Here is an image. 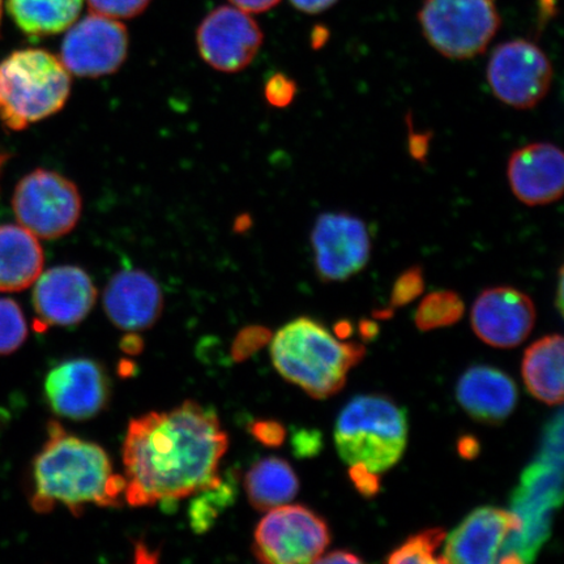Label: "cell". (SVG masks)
<instances>
[{
  "label": "cell",
  "mask_w": 564,
  "mask_h": 564,
  "mask_svg": "<svg viewBox=\"0 0 564 564\" xmlns=\"http://www.w3.org/2000/svg\"><path fill=\"white\" fill-rule=\"evenodd\" d=\"M228 446L217 414L195 401L132 420L122 448L126 502L153 506L216 488Z\"/></svg>",
  "instance_id": "cell-1"
},
{
  "label": "cell",
  "mask_w": 564,
  "mask_h": 564,
  "mask_svg": "<svg viewBox=\"0 0 564 564\" xmlns=\"http://www.w3.org/2000/svg\"><path fill=\"white\" fill-rule=\"evenodd\" d=\"M32 479V507L37 512H51L63 505L79 517L88 506L119 507L126 502V479L115 474L106 451L66 433L58 422L48 425V438L34 457Z\"/></svg>",
  "instance_id": "cell-2"
},
{
  "label": "cell",
  "mask_w": 564,
  "mask_h": 564,
  "mask_svg": "<svg viewBox=\"0 0 564 564\" xmlns=\"http://www.w3.org/2000/svg\"><path fill=\"white\" fill-rule=\"evenodd\" d=\"M365 355L364 345L337 340L310 317L288 323L271 343L272 362L280 376L319 400L340 392Z\"/></svg>",
  "instance_id": "cell-3"
},
{
  "label": "cell",
  "mask_w": 564,
  "mask_h": 564,
  "mask_svg": "<svg viewBox=\"0 0 564 564\" xmlns=\"http://www.w3.org/2000/svg\"><path fill=\"white\" fill-rule=\"evenodd\" d=\"M563 500V414L546 427L540 455L521 475L511 511L520 529L510 535L498 563H532L552 534L554 512Z\"/></svg>",
  "instance_id": "cell-4"
},
{
  "label": "cell",
  "mask_w": 564,
  "mask_h": 564,
  "mask_svg": "<svg viewBox=\"0 0 564 564\" xmlns=\"http://www.w3.org/2000/svg\"><path fill=\"white\" fill-rule=\"evenodd\" d=\"M70 90L69 73L44 48H21L0 62V122L25 130L58 112Z\"/></svg>",
  "instance_id": "cell-5"
},
{
  "label": "cell",
  "mask_w": 564,
  "mask_h": 564,
  "mask_svg": "<svg viewBox=\"0 0 564 564\" xmlns=\"http://www.w3.org/2000/svg\"><path fill=\"white\" fill-rule=\"evenodd\" d=\"M408 441L404 408L379 394L349 401L338 414L335 443L338 455L350 465H364L382 474L397 465Z\"/></svg>",
  "instance_id": "cell-6"
},
{
  "label": "cell",
  "mask_w": 564,
  "mask_h": 564,
  "mask_svg": "<svg viewBox=\"0 0 564 564\" xmlns=\"http://www.w3.org/2000/svg\"><path fill=\"white\" fill-rule=\"evenodd\" d=\"M419 21L430 46L455 61L485 53L502 24L497 0H423Z\"/></svg>",
  "instance_id": "cell-7"
},
{
  "label": "cell",
  "mask_w": 564,
  "mask_h": 564,
  "mask_svg": "<svg viewBox=\"0 0 564 564\" xmlns=\"http://www.w3.org/2000/svg\"><path fill=\"white\" fill-rule=\"evenodd\" d=\"M330 544L327 521L301 505L268 511L253 533L252 553L270 564L314 563Z\"/></svg>",
  "instance_id": "cell-8"
},
{
  "label": "cell",
  "mask_w": 564,
  "mask_h": 564,
  "mask_svg": "<svg viewBox=\"0 0 564 564\" xmlns=\"http://www.w3.org/2000/svg\"><path fill=\"white\" fill-rule=\"evenodd\" d=\"M12 208L21 227L32 235L56 239L79 223L82 196L66 176L37 169L18 183Z\"/></svg>",
  "instance_id": "cell-9"
},
{
  "label": "cell",
  "mask_w": 564,
  "mask_h": 564,
  "mask_svg": "<svg viewBox=\"0 0 564 564\" xmlns=\"http://www.w3.org/2000/svg\"><path fill=\"white\" fill-rule=\"evenodd\" d=\"M553 66L534 42L519 39L494 48L486 77L492 95L513 109H533L547 96Z\"/></svg>",
  "instance_id": "cell-10"
},
{
  "label": "cell",
  "mask_w": 564,
  "mask_h": 564,
  "mask_svg": "<svg viewBox=\"0 0 564 564\" xmlns=\"http://www.w3.org/2000/svg\"><path fill=\"white\" fill-rule=\"evenodd\" d=\"M312 245L317 276L341 282L368 265L371 238L361 218L347 212H327L316 218Z\"/></svg>",
  "instance_id": "cell-11"
},
{
  "label": "cell",
  "mask_w": 564,
  "mask_h": 564,
  "mask_svg": "<svg viewBox=\"0 0 564 564\" xmlns=\"http://www.w3.org/2000/svg\"><path fill=\"white\" fill-rule=\"evenodd\" d=\"M61 61L69 74L100 77L115 74L129 53V32L117 19L91 12L67 30Z\"/></svg>",
  "instance_id": "cell-12"
},
{
  "label": "cell",
  "mask_w": 564,
  "mask_h": 564,
  "mask_svg": "<svg viewBox=\"0 0 564 564\" xmlns=\"http://www.w3.org/2000/svg\"><path fill=\"white\" fill-rule=\"evenodd\" d=\"M264 35L257 21L235 6L208 13L197 28L196 42L202 58L221 73L235 74L256 58Z\"/></svg>",
  "instance_id": "cell-13"
},
{
  "label": "cell",
  "mask_w": 564,
  "mask_h": 564,
  "mask_svg": "<svg viewBox=\"0 0 564 564\" xmlns=\"http://www.w3.org/2000/svg\"><path fill=\"white\" fill-rule=\"evenodd\" d=\"M45 394L55 414L86 421L100 414L110 400V382L101 365L88 358L68 359L47 373Z\"/></svg>",
  "instance_id": "cell-14"
},
{
  "label": "cell",
  "mask_w": 564,
  "mask_h": 564,
  "mask_svg": "<svg viewBox=\"0 0 564 564\" xmlns=\"http://www.w3.org/2000/svg\"><path fill=\"white\" fill-rule=\"evenodd\" d=\"M96 300L94 281L79 267H55L35 281L33 306L44 328L76 326L86 319Z\"/></svg>",
  "instance_id": "cell-15"
},
{
  "label": "cell",
  "mask_w": 564,
  "mask_h": 564,
  "mask_svg": "<svg viewBox=\"0 0 564 564\" xmlns=\"http://www.w3.org/2000/svg\"><path fill=\"white\" fill-rule=\"evenodd\" d=\"M535 323L534 303L510 286L486 289L471 308V326L494 348L518 347L531 335Z\"/></svg>",
  "instance_id": "cell-16"
},
{
  "label": "cell",
  "mask_w": 564,
  "mask_h": 564,
  "mask_svg": "<svg viewBox=\"0 0 564 564\" xmlns=\"http://www.w3.org/2000/svg\"><path fill=\"white\" fill-rule=\"evenodd\" d=\"M519 529L520 521L512 511L479 507L446 535L442 558L456 564L497 563L507 540Z\"/></svg>",
  "instance_id": "cell-17"
},
{
  "label": "cell",
  "mask_w": 564,
  "mask_h": 564,
  "mask_svg": "<svg viewBox=\"0 0 564 564\" xmlns=\"http://www.w3.org/2000/svg\"><path fill=\"white\" fill-rule=\"evenodd\" d=\"M507 178L513 195L528 207L558 202L564 189V154L552 143L519 148L507 164Z\"/></svg>",
  "instance_id": "cell-18"
},
{
  "label": "cell",
  "mask_w": 564,
  "mask_h": 564,
  "mask_svg": "<svg viewBox=\"0 0 564 564\" xmlns=\"http://www.w3.org/2000/svg\"><path fill=\"white\" fill-rule=\"evenodd\" d=\"M104 307L115 326L123 330H143L159 321L164 297L150 274L138 270L118 272L104 292Z\"/></svg>",
  "instance_id": "cell-19"
},
{
  "label": "cell",
  "mask_w": 564,
  "mask_h": 564,
  "mask_svg": "<svg viewBox=\"0 0 564 564\" xmlns=\"http://www.w3.org/2000/svg\"><path fill=\"white\" fill-rule=\"evenodd\" d=\"M456 398L471 419L502 423L518 404V387L506 372L490 366H475L463 373Z\"/></svg>",
  "instance_id": "cell-20"
},
{
  "label": "cell",
  "mask_w": 564,
  "mask_h": 564,
  "mask_svg": "<svg viewBox=\"0 0 564 564\" xmlns=\"http://www.w3.org/2000/svg\"><path fill=\"white\" fill-rule=\"evenodd\" d=\"M44 250L21 225H0V292L25 291L40 278Z\"/></svg>",
  "instance_id": "cell-21"
},
{
  "label": "cell",
  "mask_w": 564,
  "mask_h": 564,
  "mask_svg": "<svg viewBox=\"0 0 564 564\" xmlns=\"http://www.w3.org/2000/svg\"><path fill=\"white\" fill-rule=\"evenodd\" d=\"M563 347L561 335H550L531 345L524 355L528 391L547 405H560L563 401Z\"/></svg>",
  "instance_id": "cell-22"
},
{
  "label": "cell",
  "mask_w": 564,
  "mask_h": 564,
  "mask_svg": "<svg viewBox=\"0 0 564 564\" xmlns=\"http://www.w3.org/2000/svg\"><path fill=\"white\" fill-rule=\"evenodd\" d=\"M245 490L253 509L267 512L292 502L300 481L291 464L279 457H265L247 471Z\"/></svg>",
  "instance_id": "cell-23"
},
{
  "label": "cell",
  "mask_w": 564,
  "mask_h": 564,
  "mask_svg": "<svg viewBox=\"0 0 564 564\" xmlns=\"http://www.w3.org/2000/svg\"><path fill=\"white\" fill-rule=\"evenodd\" d=\"M84 0H7V11L19 30L31 37H47L74 25Z\"/></svg>",
  "instance_id": "cell-24"
},
{
  "label": "cell",
  "mask_w": 564,
  "mask_h": 564,
  "mask_svg": "<svg viewBox=\"0 0 564 564\" xmlns=\"http://www.w3.org/2000/svg\"><path fill=\"white\" fill-rule=\"evenodd\" d=\"M465 312L464 302L456 292L441 291L426 295L414 315L415 326L423 333L454 326Z\"/></svg>",
  "instance_id": "cell-25"
},
{
  "label": "cell",
  "mask_w": 564,
  "mask_h": 564,
  "mask_svg": "<svg viewBox=\"0 0 564 564\" xmlns=\"http://www.w3.org/2000/svg\"><path fill=\"white\" fill-rule=\"evenodd\" d=\"M446 531L442 528L426 529L409 538L403 545L394 549L388 556V563H446L436 552L446 540Z\"/></svg>",
  "instance_id": "cell-26"
},
{
  "label": "cell",
  "mask_w": 564,
  "mask_h": 564,
  "mask_svg": "<svg viewBox=\"0 0 564 564\" xmlns=\"http://www.w3.org/2000/svg\"><path fill=\"white\" fill-rule=\"evenodd\" d=\"M235 492L232 482L224 481L216 488L199 492L200 497L189 507V521H192L194 531L196 533L207 532L218 514L230 505Z\"/></svg>",
  "instance_id": "cell-27"
},
{
  "label": "cell",
  "mask_w": 564,
  "mask_h": 564,
  "mask_svg": "<svg viewBox=\"0 0 564 564\" xmlns=\"http://www.w3.org/2000/svg\"><path fill=\"white\" fill-rule=\"evenodd\" d=\"M28 327L23 310L10 299H0V356H9L24 344Z\"/></svg>",
  "instance_id": "cell-28"
},
{
  "label": "cell",
  "mask_w": 564,
  "mask_h": 564,
  "mask_svg": "<svg viewBox=\"0 0 564 564\" xmlns=\"http://www.w3.org/2000/svg\"><path fill=\"white\" fill-rule=\"evenodd\" d=\"M425 289V279L420 265L409 268L401 273L394 282L391 293V306L394 308L404 307L417 300Z\"/></svg>",
  "instance_id": "cell-29"
},
{
  "label": "cell",
  "mask_w": 564,
  "mask_h": 564,
  "mask_svg": "<svg viewBox=\"0 0 564 564\" xmlns=\"http://www.w3.org/2000/svg\"><path fill=\"white\" fill-rule=\"evenodd\" d=\"M89 9L111 19H132L140 15L152 0H87Z\"/></svg>",
  "instance_id": "cell-30"
},
{
  "label": "cell",
  "mask_w": 564,
  "mask_h": 564,
  "mask_svg": "<svg viewBox=\"0 0 564 564\" xmlns=\"http://www.w3.org/2000/svg\"><path fill=\"white\" fill-rule=\"evenodd\" d=\"M271 330L264 327H249L242 330L237 337L235 347H232V356L239 361L250 357L271 340Z\"/></svg>",
  "instance_id": "cell-31"
},
{
  "label": "cell",
  "mask_w": 564,
  "mask_h": 564,
  "mask_svg": "<svg viewBox=\"0 0 564 564\" xmlns=\"http://www.w3.org/2000/svg\"><path fill=\"white\" fill-rule=\"evenodd\" d=\"M295 95H297V84L284 74L273 75L267 83V101L276 108L291 105Z\"/></svg>",
  "instance_id": "cell-32"
},
{
  "label": "cell",
  "mask_w": 564,
  "mask_h": 564,
  "mask_svg": "<svg viewBox=\"0 0 564 564\" xmlns=\"http://www.w3.org/2000/svg\"><path fill=\"white\" fill-rule=\"evenodd\" d=\"M251 434L267 447H280L285 441V429L278 421L267 420L252 423Z\"/></svg>",
  "instance_id": "cell-33"
},
{
  "label": "cell",
  "mask_w": 564,
  "mask_h": 564,
  "mask_svg": "<svg viewBox=\"0 0 564 564\" xmlns=\"http://www.w3.org/2000/svg\"><path fill=\"white\" fill-rule=\"evenodd\" d=\"M294 453L299 457H313L323 447L322 434L316 430H300L293 436Z\"/></svg>",
  "instance_id": "cell-34"
},
{
  "label": "cell",
  "mask_w": 564,
  "mask_h": 564,
  "mask_svg": "<svg viewBox=\"0 0 564 564\" xmlns=\"http://www.w3.org/2000/svg\"><path fill=\"white\" fill-rule=\"evenodd\" d=\"M350 478L356 489L362 494L365 498L377 496L380 488L379 475L365 468L364 465H351Z\"/></svg>",
  "instance_id": "cell-35"
},
{
  "label": "cell",
  "mask_w": 564,
  "mask_h": 564,
  "mask_svg": "<svg viewBox=\"0 0 564 564\" xmlns=\"http://www.w3.org/2000/svg\"><path fill=\"white\" fill-rule=\"evenodd\" d=\"M409 126V153L417 162H426L430 151V141H432V133L430 132H414L412 117H406Z\"/></svg>",
  "instance_id": "cell-36"
},
{
  "label": "cell",
  "mask_w": 564,
  "mask_h": 564,
  "mask_svg": "<svg viewBox=\"0 0 564 564\" xmlns=\"http://www.w3.org/2000/svg\"><path fill=\"white\" fill-rule=\"evenodd\" d=\"M338 2V0H291L292 6L300 12L307 15H317V13L326 12Z\"/></svg>",
  "instance_id": "cell-37"
},
{
  "label": "cell",
  "mask_w": 564,
  "mask_h": 564,
  "mask_svg": "<svg viewBox=\"0 0 564 564\" xmlns=\"http://www.w3.org/2000/svg\"><path fill=\"white\" fill-rule=\"evenodd\" d=\"M229 2L247 13H260L273 9L280 0H229Z\"/></svg>",
  "instance_id": "cell-38"
},
{
  "label": "cell",
  "mask_w": 564,
  "mask_h": 564,
  "mask_svg": "<svg viewBox=\"0 0 564 564\" xmlns=\"http://www.w3.org/2000/svg\"><path fill=\"white\" fill-rule=\"evenodd\" d=\"M457 449L462 457L470 460V458H475L479 454V443L475 436H463L457 443Z\"/></svg>",
  "instance_id": "cell-39"
},
{
  "label": "cell",
  "mask_w": 564,
  "mask_h": 564,
  "mask_svg": "<svg viewBox=\"0 0 564 564\" xmlns=\"http://www.w3.org/2000/svg\"><path fill=\"white\" fill-rule=\"evenodd\" d=\"M316 562L319 563H361L362 560L358 558L355 553L348 552V550H336V552L329 553L326 556H321Z\"/></svg>",
  "instance_id": "cell-40"
},
{
  "label": "cell",
  "mask_w": 564,
  "mask_h": 564,
  "mask_svg": "<svg viewBox=\"0 0 564 564\" xmlns=\"http://www.w3.org/2000/svg\"><path fill=\"white\" fill-rule=\"evenodd\" d=\"M144 343L137 335H129L123 337L121 343V348L127 355H139L141 350H143Z\"/></svg>",
  "instance_id": "cell-41"
},
{
  "label": "cell",
  "mask_w": 564,
  "mask_h": 564,
  "mask_svg": "<svg viewBox=\"0 0 564 564\" xmlns=\"http://www.w3.org/2000/svg\"><path fill=\"white\" fill-rule=\"evenodd\" d=\"M328 37L329 32L326 30V28L316 26L312 39L313 47L321 48L324 44H326Z\"/></svg>",
  "instance_id": "cell-42"
},
{
  "label": "cell",
  "mask_w": 564,
  "mask_h": 564,
  "mask_svg": "<svg viewBox=\"0 0 564 564\" xmlns=\"http://www.w3.org/2000/svg\"><path fill=\"white\" fill-rule=\"evenodd\" d=\"M361 335L366 340H371V338L378 335V326L372 322H362L361 323Z\"/></svg>",
  "instance_id": "cell-43"
},
{
  "label": "cell",
  "mask_w": 564,
  "mask_h": 564,
  "mask_svg": "<svg viewBox=\"0 0 564 564\" xmlns=\"http://www.w3.org/2000/svg\"><path fill=\"white\" fill-rule=\"evenodd\" d=\"M556 295H558V300H556V306H558L560 312L562 313L563 312V273H562V271L560 273L558 293H556Z\"/></svg>",
  "instance_id": "cell-44"
},
{
  "label": "cell",
  "mask_w": 564,
  "mask_h": 564,
  "mask_svg": "<svg viewBox=\"0 0 564 564\" xmlns=\"http://www.w3.org/2000/svg\"><path fill=\"white\" fill-rule=\"evenodd\" d=\"M6 160H7L6 154L0 153V171H2V166H3L4 162H6Z\"/></svg>",
  "instance_id": "cell-45"
},
{
  "label": "cell",
  "mask_w": 564,
  "mask_h": 564,
  "mask_svg": "<svg viewBox=\"0 0 564 564\" xmlns=\"http://www.w3.org/2000/svg\"><path fill=\"white\" fill-rule=\"evenodd\" d=\"M3 0H0V25H2Z\"/></svg>",
  "instance_id": "cell-46"
}]
</instances>
